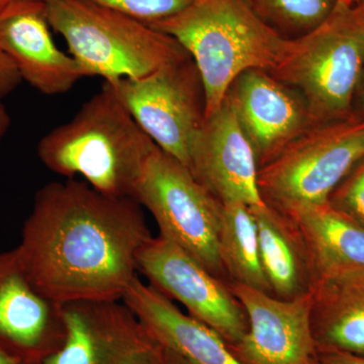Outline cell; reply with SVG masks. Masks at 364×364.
I'll use <instances>...</instances> for the list:
<instances>
[{"label":"cell","mask_w":364,"mask_h":364,"mask_svg":"<svg viewBox=\"0 0 364 364\" xmlns=\"http://www.w3.org/2000/svg\"><path fill=\"white\" fill-rule=\"evenodd\" d=\"M314 364H364V356L338 350H318Z\"/></svg>","instance_id":"24"},{"label":"cell","mask_w":364,"mask_h":364,"mask_svg":"<svg viewBox=\"0 0 364 364\" xmlns=\"http://www.w3.org/2000/svg\"><path fill=\"white\" fill-rule=\"evenodd\" d=\"M109 85L155 145L188 168L191 147L205 119V88L193 60Z\"/></svg>","instance_id":"8"},{"label":"cell","mask_w":364,"mask_h":364,"mask_svg":"<svg viewBox=\"0 0 364 364\" xmlns=\"http://www.w3.org/2000/svg\"><path fill=\"white\" fill-rule=\"evenodd\" d=\"M21 361L18 359L13 358L6 352L2 351L0 349V364H21Z\"/></svg>","instance_id":"28"},{"label":"cell","mask_w":364,"mask_h":364,"mask_svg":"<svg viewBox=\"0 0 364 364\" xmlns=\"http://www.w3.org/2000/svg\"><path fill=\"white\" fill-rule=\"evenodd\" d=\"M149 26L174 38L195 62L205 88V117L221 107L241 73L272 72L291 44L244 0H193L179 13Z\"/></svg>","instance_id":"3"},{"label":"cell","mask_w":364,"mask_h":364,"mask_svg":"<svg viewBox=\"0 0 364 364\" xmlns=\"http://www.w3.org/2000/svg\"><path fill=\"white\" fill-rule=\"evenodd\" d=\"M227 97L252 146L259 169L312 127L301 95L269 72L244 71L235 79Z\"/></svg>","instance_id":"12"},{"label":"cell","mask_w":364,"mask_h":364,"mask_svg":"<svg viewBox=\"0 0 364 364\" xmlns=\"http://www.w3.org/2000/svg\"><path fill=\"white\" fill-rule=\"evenodd\" d=\"M328 203L364 228V159L340 182Z\"/></svg>","instance_id":"22"},{"label":"cell","mask_w":364,"mask_h":364,"mask_svg":"<svg viewBox=\"0 0 364 364\" xmlns=\"http://www.w3.org/2000/svg\"><path fill=\"white\" fill-rule=\"evenodd\" d=\"M11 122V116L7 112L6 105L2 104L1 100H0V141L9 130Z\"/></svg>","instance_id":"25"},{"label":"cell","mask_w":364,"mask_h":364,"mask_svg":"<svg viewBox=\"0 0 364 364\" xmlns=\"http://www.w3.org/2000/svg\"><path fill=\"white\" fill-rule=\"evenodd\" d=\"M21 364H40V363H21Z\"/></svg>","instance_id":"31"},{"label":"cell","mask_w":364,"mask_h":364,"mask_svg":"<svg viewBox=\"0 0 364 364\" xmlns=\"http://www.w3.org/2000/svg\"><path fill=\"white\" fill-rule=\"evenodd\" d=\"M354 107H358L355 114H359V116L364 117V70L363 78H361L360 85H359L358 95H356L355 104H354Z\"/></svg>","instance_id":"26"},{"label":"cell","mask_w":364,"mask_h":364,"mask_svg":"<svg viewBox=\"0 0 364 364\" xmlns=\"http://www.w3.org/2000/svg\"><path fill=\"white\" fill-rule=\"evenodd\" d=\"M156 145L105 82L68 123L43 136L41 161L68 179L80 176L102 195L133 198L148 157Z\"/></svg>","instance_id":"2"},{"label":"cell","mask_w":364,"mask_h":364,"mask_svg":"<svg viewBox=\"0 0 364 364\" xmlns=\"http://www.w3.org/2000/svg\"><path fill=\"white\" fill-rule=\"evenodd\" d=\"M21 1V0H0V9L2 7L9 6V4H14V2Z\"/></svg>","instance_id":"30"},{"label":"cell","mask_w":364,"mask_h":364,"mask_svg":"<svg viewBox=\"0 0 364 364\" xmlns=\"http://www.w3.org/2000/svg\"><path fill=\"white\" fill-rule=\"evenodd\" d=\"M50 26L60 33L86 76L105 82L140 79L188 58L171 36L88 0H44Z\"/></svg>","instance_id":"4"},{"label":"cell","mask_w":364,"mask_h":364,"mask_svg":"<svg viewBox=\"0 0 364 364\" xmlns=\"http://www.w3.org/2000/svg\"><path fill=\"white\" fill-rule=\"evenodd\" d=\"M250 210L257 227L261 263L272 296L289 301L312 293L317 277L296 223L269 203L252 205Z\"/></svg>","instance_id":"16"},{"label":"cell","mask_w":364,"mask_h":364,"mask_svg":"<svg viewBox=\"0 0 364 364\" xmlns=\"http://www.w3.org/2000/svg\"><path fill=\"white\" fill-rule=\"evenodd\" d=\"M219 247L229 284L236 282L272 294L261 263L257 227L249 205L223 203Z\"/></svg>","instance_id":"19"},{"label":"cell","mask_w":364,"mask_h":364,"mask_svg":"<svg viewBox=\"0 0 364 364\" xmlns=\"http://www.w3.org/2000/svg\"><path fill=\"white\" fill-rule=\"evenodd\" d=\"M165 348V347H164ZM164 364H186L177 354L169 349L165 348Z\"/></svg>","instance_id":"27"},{"label":"cell","mask_w":364,"mask_h":364,"mask_svg":"<svg viewBox=\"0 0 364 364\" xmlns=\"http://www.w3.org/2000/svg\"><path fill=\"white\" fill-rule=\"evenodd\" d=\"M152 237L140 203L73 178L36 193L16 249L33 286L63 306L122 301Z\"/></svg>","instance_id":"1"},{"label":"cell","mask_w":364,"mask_h":364,"mask_svg":"<svg viewBox=\"0 0 364 364\" xmlns=\"http://www.w3.org/2000/svg\"><path fill=\"white\" fill-rule=\"evenodd\" d=\"M311 325L318 350L364 356V272L318 280Z\"/></svg>","instance_id":"18"},{"label":"cell","mask_w":364,"mask_h":364,"mask_svg":"<svg viewBox=\"0 0 364 364\" xmlns=\"http://www.w3.org/2000/svg\"><path fill=\"white\" fill-rule=\"evenodd\" d=\"M342 4H347V6H354V4H360V2H363L364 0H339Z\"/></svg>","instance_id":"29"},{"label":"cell","mask_w":364,"mask_h":364,"mask_svg":"<svg viewBox=\"0 0 364 364\" xmlns=\"http://www.w3.org/2000/svg\"><path fill=\"white\" fill-rule=\"evenodd\" d=\"M138 272L167 298L176 299L189 315L212 328L228 345L247 334L245 309L229 284L218 279L173 242L152 237L138 256Z\"/></svg>","instance_id":"9"},{"label":"cell","mask_w":364,"mask_h":364,"mask_svg":"<svg viewBox=\"0 0 364 364\" xmlns=\"http://www.w3.org/2000/svg\"><path fill=\"white\" fill-rule=\"evenodd\" d=\"M230 289L247 314L249 330L238 343L228 345L242 364H314L318 348L311 325L312 293L279 299L244 284Z\"/></svg>","instance_id":"10"},{"label":"cell","mask_w":364,"mask_h":364,"mask_svg":"<svg viewBox=\"0 0 364 364\" xmlns=\"http://www.w3.org/2000/svg\"><path fill=\"white\" fill-rule=\"evenodd\" d=\"M188 169L220 203H264L252 146L228 97L205 117L191 147Z\"/></svg>","instance_id":"11"},{"label":"cell","mask_w":364,"mask_h":364,"mask_svg":"<svg viewBox=\"0 0 364 364\" xmlns=\"http://www.w3.org/2000/svg\"><path fill=\"white\" fill-rule=\"evenodd\" d=\"M134 200L149 210L160 236L229 284L219 247L223 203L188 167L156 146L144 166Z\"/></svg>","instance_id":"6"},{"label":"cell","mask_w":364,"mask_h":364,"mask_svg":"<svg viewBox=\"0 0 364 364\" xmlns=\"http://www.w3.org/2000/svg\"><path fill=\"white\" fill-rule=\"evenodd\" d=\"M258 18L287 40H296L317 28L339 0H244Z\"/></svg>","instance_id":"20"},{"label":"cell","mask_w":364,"mask_h":364,"mask_svg":"<svg viewBox=\"0 0 364 364\" xmlns=\"http://www.w3.org/2000/svg\"><path fill=\"white\" fill-rule=\"evenodd\" d=\"M275 208L287 213L301 230L317 282L364 272V228L358 223L328 202Z\"/></svg>","instance_id":"17"},{"label":"cell","mask_w":364,"mask_h":364,"mask_svg":"<svg viewBox=\"0 0 364 364\" xmlns=\"http://www.w3.org/2000/svg\"><path fill=\"white\" fill-rule=\"evenodd\" d=\"M65 332L62 306L38 291L16 249L0 253V349L21 363L53 353L55 332Z\"/></svg>","instance_id":"14"},{"label":"cell","mask_w":364,"mask_h":364,"mask_svg":"<svg viewBox=\"0 0 364 364\" xmlns=\"http://www.w3.org/2000/svg\"><path fill=\"white\" fill-rule=\"evenodd\" d=\"M116 9L151 25L165 20L189 6L193 0H88Z\"/></svg>","instance_id":"21"},{"label":"cell","mask_w":364,"mask_h":364,"mask_svg":"<svg viewBox=\"0 0 364 364\" xmlns=\"http://www.w3.org/2000/svg\"><path fill=\"white\" fill-rule=\"evenodd\" d=\"M21 81L13 61L0 50V100L16 90Z\"/></svg>","instance_id":"23"},{"label":"cell","mask_w":364,"mask_h":364,"mask_svg":"<svg viewBox=\"0 0 364 364\" xmlns=\"http://www.w3.org/2000/svg\"><path fill=\"white\" fill-rule=\"evenodd\" d=\"M44 0H21L0 9V50L21 80L46 95L65 93L83 78L77 62L50 32Z\"/></svg>","instance_id":"13"},{"label":"cell","mask_w":364,"mask_h":364,"mask_svg":"<svg viewBox=\"0 0 364 364\" xmlns=\"http://www.w3.org/2000/svg\"><path fill=\"white\" fill-rule=\"evenodd\" d=\"M364 70V1H339L331 16L304 37L291 40L279 65L269 72L298 91L312 126L353 116Z\"/></svg>","instance_id":"5"},{"label":"cell","mask_w":364,"mask_h":364,"mask_svg":"<svg viewBox=\"0 0 364 364\" xmlns=\"http://www.w3.org/2000/svg\"><path fill=\"white\" fill-rule=\"evenodd\" d=\"M122 301L160 344L186 364H242L212 328L181 312L169 298L135 277Z\"/></svg>","instance_id":"15"},{"label":"cell","mask_w":364,"mask_h":364,"mask_svg":"<svg viewBox=\"0 0 364 364\" xmlns=\"http://www.w3.org/2000/svg\"><path fill=\"white\" fill-rule=\"evenodd\" d=\"M364 159V117L312 126L258 171L264 203H324Z\"/></svg>","instance_id":"7"}]
</instances>
